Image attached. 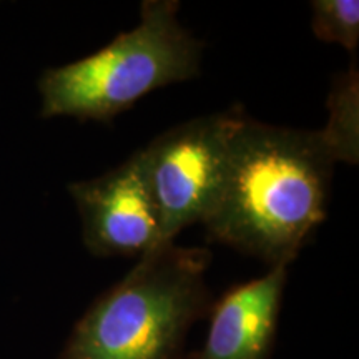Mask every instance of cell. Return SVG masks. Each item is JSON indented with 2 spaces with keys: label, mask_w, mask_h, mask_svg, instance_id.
I'll return each mask as SVG.
<instances>
[{
  "label": "cell",
  "mask_w": 359,
  "mask_h": 359,
  "mask_svg": "<svg viewBox=\"0 0 359 359\" xmlns=\"http://www.w3.org/2000/svg\"><path fill=\"white\" fill-rule=\"evenodd\" d=\"M288 268L231 286L210 308L203 346L183 359H271Z\"/></svg>",
  "instance_id": "obj_6"
},
{
  "label": "cell",
  "mask_w": 359,
  "mask_h": 359,
  "mask_svg": "<svg viewBox=\"0 0 359 359\" xmlns=\"http://www.w3.org/2000/svg\"><path fill=\"white\" fill-rule=\"evenodd\" d=\"M336 161L323 130L275 127L245 114L231 137L222 193L203 222L208 238L269 268H288L326 219Z\"/></svg>",
  "instance_id": "obj_1"
},
{
  "label": "cell",
  "mask_w": 359,
  "mask_h": 359,
  "mask_svg": "<svg viewBox=\"0 0 359 359\" xmlns=\"http://www.w3.org/2000/svg\"><path fill=\"white\" fill-rule=\"evenodd\" d=\"M178 0H143L140 24L92 55L39 79L43 118L110 123L154 90L200 75L203 42L178 22Z\"/></svg>",
  "instance_id": "obj_3"
},
{
  "label": "cell",
  "mask_w": 359,
  "mask_h": 359,
  "mask_svg": "<svg viewBox=\"0 0 359 359\" xmlns=\"http://www.w3.org/2000/svg\"><path fill=\"white\" fill-rule=\"evenodd\" d=\"M311 29L323 42L339 43L349 52L359 42V2L356 0H314Z\"/></svg>",
  "instance_id": "obj_8"
},
{
  "label": "cell",
  "mask_w": 359,
  "mask_h": 359,
  "mask_svg": "<svg viewBox=\"0 0 359 359\" xmlns=\"http://www.w3.org/2000/svg\"><path fill=\"white\" fill-rule=\"evenodd\" d=\"M67 188L82 219L83 245L93 257H143L161 245L158 206L142 150L102 177Z\"/></svg>",
  "instance_id": "obj_5"
},
{
  "label": "cell",
  "mask_w": 359,
  "mask_h": 359,
  "mask_svg": "<svg viewBox=\"0 0 359 359\" xmlns=\"http://www.w3.org/2000/svg\"><path fill=\"white\" fill-rule=\"evenodd\" d=\"M245 116L241 107L196 116L142 148L160 213L161 243L203 223L217 205L226 173L233 133Z\"/></svg>",
  "instance_id": "obj_4"
},
{
  "label": "cell",
  "mask_w": 359,
  "mask_h": 359,
  "mask_svg": "<svg viewBox=\"0 0 359 359\" xmlns=\"http://www.w3.org/2000/svg\"><path fill=\"white\" fill-rule=\"evenodd\" d=\"M206 248L161 243L98 296L58 359H183L187 334L212 308Z\"/></svg>",
  "instance_id": "obj_2"
},
{
  "label": "cell",
  "mask_w": 359,
  "mask_h": 359,
  "mask_svg": "<svg viewBox=\"0 0 359 359\" xmlns=\"http://www.w3.org/2000/svg\"><path fill=\"white\" fill-rule=\"evenodd\" d=\"M330 122L323 132L334 147L338 158L358 161V70L356 62L341 75L330 95Z\"/></svg>",
  "instance_id": "obj_7"
}]
</instances>
